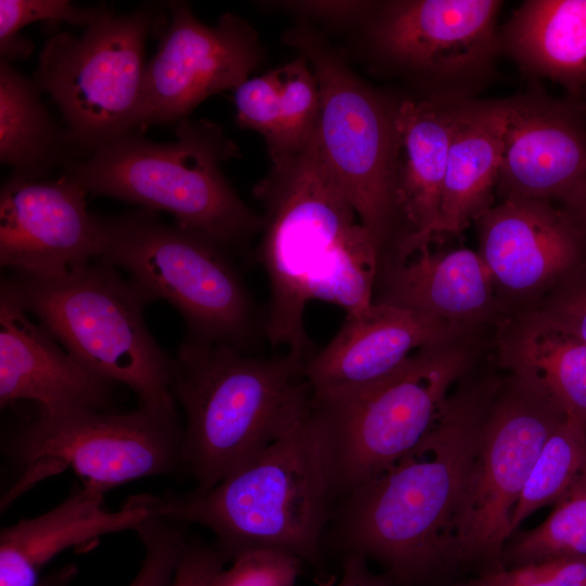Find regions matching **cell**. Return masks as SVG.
<instances>
[{
	"label": "cell",
	"instance_id": "1",
	"mask_svg": "<svg viewBox=\"0 0 586 586\" xmlns=\"http://www.w3.org/2000/svg\"><path fill=\"white\" fill-rule=\"evenodd\" d=\"M499 384L458 386L412 449L341 499L336 528L348 553L379 560L402 582L429 575L451 555L455 520Z\"/></svg>",
	"mask_w": 586,
	"mask_h": 586
},
{
	"label": "cell",
	"instance_id": "2",
	"mask_svg": "<svg viewBox=\"0 0 586 586\" xmlns=\"http://www.w3.org/2000/svg\"><path fill=\"white\" fill-rule=\"evenodd\" d=\"M174 359L171 391L186 416L183 467L196 483L190 495L212 491L311 406L307 360L291 352L259 356L186 336Z\"/></svg>",
	"mask_w": 586,
	"mask_h": 586
},
{
	"label": "cell",
	"instance_id": "3",
	"mask_svg": "<svg viewBox=\"0 0 586 586\" xmlns=\"http://www.w3.org/2000/svg\"><path fill=\"white\" fill-rule=\"evenodd\" d=\"M254 193L265 209L256 259L269 285L266 341L308 360L316 351L304 313L315 289L340 265L380 253L323 162L317 131Z\"/></svg>",
	"mask_w": 586,
	"mask_h": 586
},
{
	"label": "cell",
	"instance_id": "4",
	"mask_svg": "<svg viewBox=\"0 0 586 586\" xmlns=\"http://www.w3.org/2000/svg\"><path fill=\"white\" fill-rule=\"evenodd\" d=\"M335 500L313 406L279 438L201 496H156L154 512L208 528L230 560L255 549L318 566Z\"/></svg>",
	"mask_w": 586,
	"mask_h": 586
},
{
	"label": "cell",
	"instance_id": "5",
	"mask_svg": "<svg viewBox=\"0 0 586 586\" xmlns=\"http://www.w3.org/2000/svg\"><path fill=\"white\" fill-rule=\"evenodd\" d=\"M177 137L157 143L132 131L73 158L63 175L94 195H106L165 211L176 222L199 230L226 246L241 249L263 228L220 171L238 155L222 129L207 120H182Z\"/></svg>",
	"mask_w": 586,
	"mask_h": 586
},
{
	"label": "cell",
	"instance_id": "6",
	"mask_svg": "<svg viewBox=\"0 0 586 586\" xmlns=\"http://www.w3.org/2000/svg\"><path fill=\"white\" fill-rule=\"evenodd\" d=\"M100 258L128 272L149 303L164 300L183 317L189 339L254 353L266 341L265 309L230 247L149 209L102 217Z\"/></svg>",
	"mask_w": 586,
	"mask_h": 586
},
{
	"label": "cell",
	"instance_id": "7",
	"mask_svg": "<svg viewBox=\"0 0 586 586\" xmlns=\"http://www.w3.org/2000/svg\"><path fill=\"white\" fill-rule=\"evenodd\" d=\"M9 281L26 311L80 364L127 385L140 405L176 411L175 359L148 330L149 302L113 265L95 258L54 277L13 271Z\"/></svg>",
	"mask_w": 586,
	"mask_h": 586
},
{
	"label": "cell",
	"instance_id": "8",
	"mask_svg": "<svg viewBox=\"0 0 586 586\" xmlns=\"http://www.w3.org/2000/svg\"><path fill=\"white\" fill-rule=\"evenodd\" d=\"M470 334L416 351L395 371L353 395L314 403L335 498H343L412 449L471 368Z\"/></svg>",
	"mask_w": 586,
	"mask_h": 586
},
{
	"label": "cell",
	"instance_id": "9",
	"mask_svg": "<svg viewBox=\"0 0 586 586\" xmlns=\"http://www.w3.org/2000/svg\"><path fill=\"white\" fill-rule=\"evenodd\" d=\"M286 40L315 73L320 91L317 139L321 156L374 239L381 264L405 238L395 193L398 101L362 82L313 31L293 29Z\"/></svg>",
	"mask_w": 586,
	"mask_h": 586
},
{
	"label": "cell",
	"instance_id": "10",
	"mask_svg": "<svg viewBox=\"0 0 586 586\" xmlns=\"http://www.w3.org/2000/svg\"><path fill=\"white\" fill-rule=\"evenodd\" d=\"M182 438L177 411L140 404L126 413L98 409L39 413L11 437L10 454L24 472L1 507L66 469L105 492L137 479L174 474L184 468Z\"/></svg>",
	"mask_w": 586,
	"mask_h": 586
},
{
	"label": "cell",
	"instance_id": "11",
	"mask_svg": "<svg viewBox=\"0 0 586 586\" xmlns=\"http://www.w3.org/2000/svg\"><path fill=\"white\" fill-rule=\"evenodd\" d=\"M157 23L152 7L109 9L80 37L58 33L39 55L33 81L59 107L73 152L89 155L132 130L144 71V42Z\"/></svg>",
	"mask_w": 586,
	"mask_h": 586
},
{
	"label": "cell",
	"instance_id": "12",
	"mask_svg": "<svg viewBox=\"0 0 586 586\" xmlns=\"http://www.w3.org/2000/svg\"><path fill=\"white\" fill-rule=\"evenodd\" d=\"M568 415L535 384L510 374L488 409L451 537V555L498 560L513 508L551 432Z\"/></svg>",
	"mask_w": 586,
	"mask_h": 586
},
{
	"label": "cell",
	"instance_id": "13",
	"mask_svg": "<svg viewBox=\"0 0 586 586\" xmlns=\"http://www.w3.org/2000/svg\"><path fill=\"white\" fill-rule=\"evenodd\" d=\"M500 0H396L370 15L380 56L425 88L422 99L461 102L495 74Z\"/></svg>",
	"mask_w": 586,
	"mask_h": 586
},
{
	"label": "cell",
	"instance_id": "14",
	"mask_svg": "<svg viewBox=\"0 0 586 586\" xmlns=\"http://www.w3.org/2000/svg\"><path fill=\"white\" fill-rule=\"evenodd\" d=\"M262 58L257 34L244 20L228 13L211 27L189 4L169 2V23L145 66L132 129L186 120L208 97L245 81Z\"/></svg>",
	"mask_w": 586,
	"mask_h": 586
},
{
	"label": "cell",
	"instance_id": "15",
	"mask_svg": "<svg viewBox=\"0 0 586 586\" xmlns=\"http://www.w3.org/2000/svg\"><path fill=\"white\" fill-rule=\"evenodd\" d=\"M474 224L506 319L533 309L586 258V239L553 202L500 200Z\"/></svg>",
	"mask_w": 586,
	"mask_h": 586
},
{
	"label": "cell",
	"instance_id": "16",
	"mask_svg": "<svg viewBox=\"0 0 586 586\" xmlns=\"http://www.w3.org/2000/svg\"><path fill=\"white\" fill-rule=\"evenodd\" d=\"M505 100L496 193L562 203L586 182V106L538 86Z\"/></svg>",
	"mask_w": 586,
	"mask_h": 586
},
{
	"label": "cell",
	"instance_id": "17",
	"mask_svg": "<svg viewBox=\"0 0 586 586\" xmlns=\"http://www.w3.org/2000/svg\"><path fill=\"white\" fill-rule=\"evenodd\" d=\"M87 191L58 180L11 176L0 192V264L36 277H54L100 258L101 216L91 215Z\"/></svg>",
	"mask_w": 586,
	"mask_h": 586
},
{
	"label": "cell",
	"instance_id": "18",
	"mask_svg": "<svg viewBox=\"0 0 586 586\" xmlns=\"http://www.w3.org/2000/svg\"><path fill=\"white\" fill-rule=\"evenodd\" d=\"M473 331L373 302L368 309L345 316L332 340L306 361L311 402L353 395L395 371L416 351Z\"/></svg>",
	"mask_w": 586,
	"mask_h": 586
},
{
	"label": "cell",
	"instance_id": "19",
	"mask_svg": "<svg viewBox=\"0 0 586 586\" xmlns=\"http://www.w3.org/2000/svg\"><path fill=\"white\" fill-rule=\"evenodd\" d=\"M9 279L0 289V407L33 400L40 415L102 410L114 383L89 370L29 319Z\"/></svg>",
	"mask_w": 586,
	"mask_h": 586
},
{
	"label": "cell",
	"instance_id": "20",
	"mask_svg": "<svg viewBox=\"0 0 586 586\" xmlns=\"http://www.w3.org/2000/svg\"><path fill=\"white\" fill-rule=\"evenodd\" d=\"M373 302L472 330L506 320L487 267L477 251L464 246L443 249L429 242L383 263Z\"/></svg>",
	"mask_w": 586,
	"mask_h": 586
},
{
	"label": "cell",
	"instance_id": "21",
	"mask_svg": "<svg viewBox=\"0 0 586 586\" xmlns=\"http://www.w3.org/2000/svg\"><path fill=\"white\" fill-rule=\"evenodd\" d=\"M105 491L82 482L53 509L3 527L0 586H38L42 569L59 553L106 534L133 530L154 509L153 495H136L118 511L104 508Z\"/></svg>",
	"mask_w": 586,
	"mask_h": 586
},
{
	"label": "cell",
	"instance_id": "22",
	"mask_svg": "<svg viewBox=\"0 0 586 586\" xmlns=\"http://www.w3.org/2000/svg\"><path fill=\"white\" fill-rule=\"evenodd\" d=\"M505 115V99L460 103L437 217L398 259L430 241L460 235L495 204Z\"/></svg>",
	"mask_w": 586,
	"mask_h": 586
},
{
	"label": "cell",
	"instance_id": "23",
	"mask_svg": "<svg viewBox=\"0 0 586 586\" xmlns=\"http://www.w3.org/2000/svg\"><path fill=\"white\" fill-rule=\"evenodd\" d=\"M461 102L422 98L398 101L395 193L405 238L394 258L419 240L437 217L449 145Z\"/></svg>",
	"mask_w": 586,
	"mask_h": 586
},
{
	"label": "cell",
	"instance_id": "24",
	"mask_svg": "<svg viewBox=\"0 0 586 586\" xmlns=\"http://www.w3.org/2000/svg\"><path fill=\"white\" fill-rule=\"evenodd\" d=\"M499 52L574 98L586 90V0H525L498 28Z\"/></svg>",
	"mask_w": 586,
	"mask_h": 586
},
{
	"label": "cell",
	"instance_id": "25",
	"mask_svg": "<svg viewBox=\"0 0 586 586\" xmlns=\"http://www.w3.org/2000/svg\"><path fill=\"white\" fill-rule=\"evenodd\" d=\"M501 366L551 396L586 429V343L533 310L498 326Z\"/></svg>",
	"mask_w": 586,
	"mask_h": 586
},
{
	"label": "cell",
	"instance_id": "26",
	"mask_svg": "<svg viewBox=\"0 0 586 586\" xmlns=\"http://www.w3.org/2000/svg\"><path fill=\"white\" fill-rule=\"evenodd\" d=\"M39 90L10 63L0 62V161L13 177L38 180L74 154L65 129L46 110Z\"/></svg>",
	"mask_w": 586,
	"mask_h": 586
},
{
	"label": "cell",
	"instance_id": "27",
	"mask_svg": "<svg viewBox=\"0 0 586 586\" xmlns=\"http://www.w3.org/2000/svg\"><path fill=\"white\" fill-rule=\"evenodd\" d=\"M586 468V429L564 419L542 447L510 521L511 534L536 510L555 504Z\"/></svg>",
	"mask_w": 586,
	"mask_h": 586
},
{
	"label": "cell",
	"instance_id": "28",
	"mask_svg": "<svg viewBox=\"0 0 586 586\" xmlns=\"http://www.w3.org/2000/svg\"><path fill=\"white\" fill-rule=\"evenodd\" d=\"M553 505L543 523L504 549L512 566L586 557V468Z\"/></svg>",
	"mask_w": 586,
	"mask_h": 586
},
{
	"label": "cell",
	"instance_id": "29",
	"mask_svg": "<svg viewBox=\"0 0 586 586\" xmlns=\"http://www.w3.org/2000/svg\"><path fill=\"white\" fill-rule=\"evenodd\" d=\"M280 120L272 164L300 152L316 133L320 116V91L308 61L303 56L278 67Z\"/></svg>",
	"mask_w": 586,
	"mask_h": 586
},
{
	"label": "cell",
	"instance_id": "30",
	"mask_svg": "<svg viewBox=\"0 0 586 586\" xmlns=\"http://www.w3.org/2000/svg\"><path fill=\"white\" fill-rule=\"evenodd\" d=\"M105 5L78 7L65 0H1L0 53L8 63L26 59L33 42L18 35L22 27L39 21H64L89 26L105 11Z\"/></svg>",
	"mask_w": 586,
	"mask_h": 586
},
{
	"label": "cell",
	"instance_id": "31",
	"mask_svg": "<svg viewBox=\"0 0 586 586\" xmlns=\"http://www.w3.org/2000/svg\"><path fill=\"white\" fill-rule=\"evenodd\" d=\"M180 523L152 511L136 528L144 548L138 574L129 586H171L188 538Z\"/></svg>",
	"mask_w": 586,
	"mask_h": 586
},
{
	"label": "cell",
	"instance_id": "32",
	"mask_svg": "<svg viewBox=\"0 0 586 586\" xmlns=\"http://www.w3.org/2000/svg\"><path fill=\"white\" fill-rule=\"evenodd\" d=\"M235 120L240 127L260 133L268 149L276 144L280 120L278 68L247 78L234 89Z\"/></svg>",
	"mask_w": 586,
	"mask_h": 586
},
{
	"label": "cell",
	"instance_id": "33",
	"mask_svg": "<svg viewBox=\"0 0 586 586\" xmlns=\"http://www.w3.org/2000/svg\"><path fill=\"white\" fill-rule=\"evenodd\" d=\"M303 561L289 553L255 549L232 559L213 586H295Z\"/></svg>",
	"mask_w": 586,
	"mask_h": 586
},
{
	"label": "cell",
	"instance_id": "34",
	"mask_svg": "<svg viewBox=\"0 0 586 586\" xmlns=\"http://www.w3.org/2000/svg\"><path fill=\"white\" fill-rule=\"evenodd\" d=\"M471 586H586V557L558 558L484 573Z\"/></svg>",
	"mask_w": 586,
	"mask_h": 586
},
{
	"label": "cell",
	"instance_id": "35",
	"mask_svg": "<svg viewBox=\"0 0 586 586\" xmlns=\"http://www.w3.org/2000/svg\"><path fill=\"white\" fill-rule=\"evenodd\" d=\"M531 310L586 343V258Z\"/></svg>",
	"mask_w": 586,
	"mask_h": 586
},
{
	"label": "cell",
	"instance_id": "36",
	"mask_svg": "<svg viewBox=\"0 0 586 586\" xmlns=\"http://www.w3.org/2000/svg\"><path fill=\"white\" fill-rule=\"evenodd\" d=\"M228 561V556L216 546L195 538L188 539L171 586H213Z\"/></svg>",
	"mask_w": 586,
	"mask_h": 586
},
{
	"label": "cell",
	"instance_id": "37",
	"mask_svg": "<svg viewBox=\"0 0 586 586\" xmlns=\"http://www.w3.org/2000/svg\"><path fill=\"white\" fill-rule=\"evenodd\" d=\"M378 3L373 1H280L273 2V5L327 21L349 22L370 17Z\"/></svg>",
	"mask_w": 586,
	"mask_h": 586
},
{
	"label": "cell",
	"instance_id": "38",
	"mask_svg": "<svg viewBox=\"0 0 586 586\" xmlns=\"http://www.w3.org/2000/svg\"><path fill=\"white\" fill-rule=\"evenodd\" d=\"M390 575L372 573L366 558L358 553H348L343 564V574L336 586H392Z\"/></svg>",
	"mask_w": 586,
	"mask_h": 586
},
{
	"label": "cell",
	"instance_id": "39",
	"mask_svg": "<svg viewBox=\"0 0 586 586\" xmlns=\"http://www.w3.org/2000/svg\"><path fill=\"white\" fill-rule=\"evenodd\" d=\"M559 206L586 239V182Z\"/></svg>",
	"mask_w": 586,
	"mask_h": 586
},
{
	"label": "cell",
	"instance_id": "40",
	"mask_svg": "<svg viewBox=\"0 0 586 586\" xmlns=\"http://www.w3.org/2000/svg\"><path fill=\"white\" fill-rule=\"evenodd\" d=\"M77 574V568L71 563L62 566L40 579L38 586H69Z\"/></svg>",
	"mask_w": 586,
	"mask_h": 586
}]
</instances>
